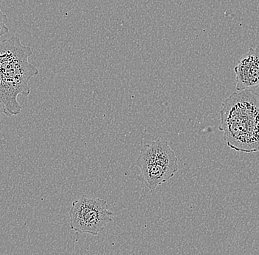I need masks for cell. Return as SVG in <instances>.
Instances as JSON below:
<instances>
[{"mask_svg": "<svg viewBox=\"0 0 259 255\" xmlns=\"http://www.w3.org/2000/svg\"><path fill=\"white\" fill-rule=\"evenodd\" d=\"M7 24V16L0 8V37L4 36L5 35L9 33V28H8Z\"/></svg>", "mask_w": 259, "mask_h": 255, "instance_id": "8992f818", "label": "cell"}, {"mask_svg": "<svg viewBox=\"0 0 259 255\" xmlns=\"http://www.w3.org/2000/svg\"><path fill=\"white\" fill-rule=\"evenodd\" d=\"M137 166L143 182L151 191L174 177L179 169L176 153L168 142L161 138L143 146Z\"/></svg>", "mask_w": 259, "mask_h": 255, "instance_id": "3957f363", "label": "cell"}, {"mask_svg": "<svg viewBox=\"0 0 259 255\" xmlns=\"http://www.w3.org/2000/svg\"><path fill=\"white\" fill-rule=\"evenodd\" d=\"M236 91L252 89L259 85V49L250 47L234 67Z\"/></svg>", "mask_w": 259, "mask_h": 255, "instance_id": "5b68a950", "label": "cell"}, {"mask_svg": "<svg viewBox=\"0 0 259 255\" xmlns=\"http://www.w3.org/2000/svg\"><path fill=\"white\" fill-rule=\"evenodd\" d=\"M219 130L228 147L259 152V94L253 89L234 92L222 103Z\"/></svg>", "mask_w": 259, "mask_h": 255, "instance_id": "6da1fadb", "label": "cell"}, {"mask_svg": "<svg viewBox=\"0 0 259 255\" xmlns=\"http://www.w3.org/2000/svg\"><path fill=\"white\" fill-rule=\"evenodd\" d=\"M32 55V48L16 35L0 40V105L6 116L19 115L22 106L18 97L31 93L29 81L39 73L29 62Z\"/></svg>", "mask_w": 259, "mask_h": 255, "instance_id": "7a4b0ae2", "label": "cell"}, {"mask_svg": "<svg viewBox=\"0 0 259 255\" xmlns=\"http://www.w3.org/2000/svg\"><path fill=\"white\" fill-rule=\"evenodd\" d=\"M69 225L74 232L98 235L112 222L114 216L103 198L84 195L72 203Z\"/></svg>", "mask_w": 259, "mask_h": 255, "instance_id": "277c9868", "label": "cell"}]
</instances>
